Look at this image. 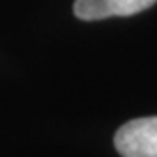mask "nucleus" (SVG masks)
Instances as JSON below:
<instances>
[{
	"label": "nucleus",
	"instance_id": "1",
	"mask_svg": "<svg viewBox=\"0 0 157 157\" xmlns=\"http://www.w3.org/2000/svg\"><path fill=\"white\" fill-rule=\"evenodd\" d=\"M114 146L121 157H157V116L121 125L114 136Z\"/></svg>",
	"mask_w": 157,
	"mask_h": 157
},
{
	"label": "nucleus",
	"instance_id": "2",
	"mask_svg": "<svg viewBox=\"0 0 157 157\" xmlns=\"http://www.w3.org/2000/svg\"><path fill=\"white\" fill-rule=\"evenodd\" d=\"M157 0H76L74 15L82 21L127 17L151 8Z\"/></svg>",
	"mask_w": 157,
	"mask_h": 157
}]
</instances>
